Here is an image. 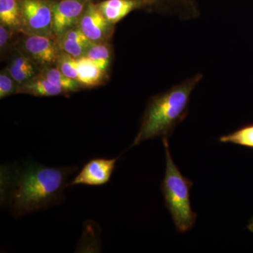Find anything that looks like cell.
<instances>
[{
	"label": "cell",
	"mask_w": 253,
	"mask_h": 253,
	"mask_svg": "<svg viewBox=\"0 0 253 253\" xmlns=\"http://www.w3.org/2000/svg\"><path fill=\"white\" fill-rule=\"evenodd\" d=\"M78 168L48 167L34 161L0 168V201L15 218L46 211L66 199L68 179Z\"/></svg>",
	"instance_id": "1"
},
{
	"label": "cell",
	"mask_w": 253,
	"mask_h": 253,
	"mask_svg": "<svg viewBox=\"0 0 253 253\" xmlns=\"http://www.w3.org/2000/svg\"><path fill=\"white\" fill-rule=\"evenodd\" d=\"M203 78L202 73H196L151 98L130 147L149 139H169L176 126L187 116L191 94Z\"/></svg>",
	"instance_id": "2"
},
{
	"label": "cell",
	"mask_w": 253,
	"mask_h": 253,
	"mask_svg": "<svg viewBox=\"0 0 253 253\" xmlns=\"http://www.w3.org/2000/svg\"><path fill=\"white\" fill-rule=\"evenodd\" d=\"M166 152V167L164 179L161 183V191L165 205L168 208L176 230L187 232L194 227L197 214L191 208L190 190L193 182L183 175L171 156L168 138H163Z\"/></svg>",
	"instance_id": "3"
},
{
	"label": "cell",
	"mask_w": 253,
	"mask_h": 253,
	"mask_svg": "<svg viewBox=\"0 0 253 253\" xmlns=\"http://www.w3.org/2000/svg\"><path fill=\"white\" fill-rule=\"evenodd\" d=\"M18 1L22 18V33L55 37L54 7L56 0Z\"/></svg>",
	"instance_id": "4"
},
{
	"label": "cell",
	"mask_w": 253,
	"mask_h": 253,
	"mask_svg": "<svg viewBox=\"0 0 253 253\" xmlns=\"http://www.w3.org/2000/svg\"><path fill=\"white\" fill-rule=\"evenodd\" d=\"M15 49L26 55L41 70L56 66L62 51L55 37L21 33Z\"/></svg>",
	"instance_id": "5"
},
{
	"label": "cell",
	"mask_w": 253,
	"mask_h": 253,
	"mask_svg": "<svg viewBox=\"0 0 253 253\" xmlns=\"http://www.w3.org/2000/svg\"><path fill=\"white\" fill-rule=\"evenodd\" d=\"M78 26L92 43L108 42L115 28V25L105 18L97 4L93 1L86 5Z\"/></svg>",
	"instance_id": "6"
},
{
	"label": "cell",
	"mask_w": 253,
	"mask_h": 253,
	"mask_svg": "<svg viewBox=\"0 0 253 253\" xmlns=\"http://www.w3.org/2000/svg\"><path fill=\"white\" fill-rule=\"evenodd\" d=\"M119 158L120 156L111 159L94 158L90 160L83 166L77 176L68 183V187L80 184L101 186L107 184L111 179Z\"/></svg>",
	"instance_id": "7"
},
{
	"label": "cell",
	"mask_w": 253,
	"mask_h": 253,
	"mask_svg": "<svg viewBox=\"0 0 253 253\" xmlns=\"http://www.w3.org/2000/svg\"><path fill=\"white\" fill-rule=\"evenodd\" d=\"M92 0H56L54 7V34L56 38L78 26L86 6Z\"/></svg>",
	"instance_id": "8"
},
{
	"label": "cell",
	"mask_w": 253,
	"mask_h": 253,
	"mask_svg": "<svg viewBox=\"0 0 253 253\" xmlns=\"http://www.w3.org/2000/svg\"><path fill=\"white\" fill-rule=\"evenodd\" d=\"M96 4L105 18L115 26L135 10L155 11L152 0H104Z\"/></svg>",
	"instance_id": "9"
},
{
	"label": "cell",
	"mask_w": 253,
	"mask_h": 253,
	"mask_svg": "<svg viewBox=\"0 0 253 253\" xmlns=\"http://www.w3.org/2000/svg\"><path fill=\"white\" fill-rule=\"evenodd\" d=\"M155 11L182 21L196 19L201 15L198 0H152Z\"/></svg>",
	"instance_id": "10"
},
{
	"label": "cell",
	"mask_w": 253,
	"mask_h": 253,
	"mask_svg": "<svg viewBox=\"0 0 253 253\" xmlns=\"http://www.w3.org/2000/svg\"><path fill=\"white\" fill-rule=\"evenodd\" d=\"M6 69L19 86L36 77L42 71L31 59L16 49L11 54Z\"/></svg>",
	"instance_id": "11"
},
{
	"label": "cell",
	"mask_w": 253,
	"mask_h": 253,
	"mask_svg": "<svg viewBox=\"0 0 253 253\" xmlns=\"http://www.w3.org/2000/svg\"><path fill=\"white\" fill-rule=\"evenodd\" d=\"M56 39L61 51L75 59L84 56L88 48L92 44L82 33L78 26L68 30Z\"/></svg>",
	"instance_id": "12"
},
{
	"label": "cell",
	"mask_w": 253,
	"mask_h": 253,
	"mask_svg": "<svg viewBox=\"0 0 253 253\" xmlns=\"http://www.w3.org/2000/svg\"><path fill=\"white\" fill-rule=\"evenodd\" d=\"M78 82L81 87L92 88L104 84L106 72L86 56L77 59Z\"/></svg>",
	"instance_id": "13"
},
{
	"label": "cell",
	"mask_w": 253,
	"mask_h": 253,
	"mask_svg": "<svg viewBox=\"0 0 253 253\" xmlns=\"http://www.w3.org/2000/svg\"><path fill=\"white\" fill-rule=\"evenodd\" d=\"M18 94H29L42 97L58 96L67 93L61 87L50 83L41 73L36 77L18 86Z\"/></svg>",
	"instance_id": "14"
},
{
	"label": "cell",
	"mask_w": 253,
	"mask_h": 253,
	"mask_svg": "<svg viewBox=\"0 0 253 253\" xmlns=\"http://www.w3.org/2000/svg\"><path fill=\"white\" fill-rule=\"evenodd\" d=\"M0 23L22 33V18L18 0H0Z\"/></svg>",
	"instance_id": "15"
},
{
	"label": "cell",
	"mask_w": 253,
	"mask_h": 253,
	"mask_svg": "<svg viewBox=\"0 0 253 253\" xmlns=\"http://www.w3.org/2000/svg\"><path fill=\"white\" fill-rule=\"evenodd\" d=\"M41 73L50 83L61 87L66 93L76 92L81 89V86L78 81L65 76L56 66L44 68Z\"/></svg>",
	"instance_id": "16"
},
{
	"label": "cell",
	"mask_w": 253,
	"mask_h": 253,
	"mask_svg": "<svg viewBox=\"0 0 253 253\" xmlns=\"http://www.w3.org/2000/svg\"><path fill=\"white\" fill-rule=\"evenodd\" d=\"M111 55L112 51L109 43H92L84 56L90 59L104 72H106L109 66Z\"/></svg>",
	"instance_id": "17"
},
{
	"label": "cell",
	"mask_w": 253,
	"mask_h": 253,
	"mask_svg": "<svg viewBox=\"0 0 253 253\" xmlns=\"http://www.w3.org/2000/svg\"><path fill=\"white\" fill-rule=\"evenodd\" d=\"M219 141L253 149V124L246 125L229 134L221 136Z\"/></svg>",
	"instance_id": "18"
},
{
	"label": "cell",
	"mask_w": 253,
	"mask_h": 253,
	"mask_svg": "<svg viewBox=\"0 0 253 253\" xmlns=\"http://www.w3.org/2000/svg\"><path fill=\"white\" fill-rule=\"evenodd\" d=\"M56 66L65 76L78 81L77 59H75L70 55L61 52L57 63H56Z\"/></svg>",
	"instance_id": "19"
},
{
	"label": "cell",
	"mask_w": 253,
	"mask_h": 253,
	"mask_svg": "<svg viewBox=\"0 0 253 253\" xmlns=\"http://www.w3.org/2000/svg\"><path fill=\"white\" fill-rule=\"evenodd\" d=\"M18 84L6 68L0 73V99L18 94Z\"/></svg>",
	"instance_id": "20"
},
{
	"label": "cell",
	"mask_w": 253,
	"mask_h": 253,
	"mask_svg": "<svg viewBox=\"0 0 253 253\" xmlns=\"http://www.w3.org/2000/svg\"><path fill=\"white\" fill-rule=\"evenodd\" d=\"M16 33H18L0 23V51L1 54L9 49L12 42L13 37Z\"/></svg>",
	"instance_id": "21"
},
{
	"label": "cell",
	"mask_w": 253,
	"mask_h": 253,
	"mask_svg": "<svg viewBox=\"0 0 253 253\" xmlns=\"http://www.w3.org/2000/svg\"><path fill=\"white\" fill-rule=\"evenodd\" d=\"M92 1H93V0H92Z\"/></svg>",
	"instance_id": "22"
}]
</instances>
